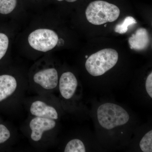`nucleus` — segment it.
<instances>
[{
    "label": "nucleus",
    "instance_id": "obj_1",
    "mask_svg": "<svg viewBox=\"0 0 152 152\" xmlns=\"http://www.w3.org/2000/svg\"><path fill=\"white\" fill-rule=\"evenodd\" d=\"M120 15V9L117 6L101 0L90 3L86 10L88 21L96 26L115 21Z\"/></svg>",
    "mask_w": 152,
    "mask_h": 152
},
{
    "label": "nucleus",
    "instance_id": "obj_2",
    "mask_svg": "<svg viewBox=\"0 0 152 152\" xmlns=\"http://www.w3.org/2000/svg\"><path fill=\"white\" fill-rule=\"evenodd\" d=\"M118 54L111 48L101 50L91 55L86 61V69L91 75H102L116 64Z\"/></svg>",
    "mask_w": 152,
    "mask_h": 152
},
{
    "label": "nucleus",
    "instance_id": "obj_3",
    "mask_svg": "<svg viewBox=\"0 0 152 152\" xmlns=\"http://www.w3.org/2000/svg\"><path fill=\"white\" fill-rule=\"evenodd\" d=\"M98 121L101 126L111 130L126 124L129 115L122 107L111 103L101 105L97 111Z\"/></svg>",
    "mask_w": 152,
    "mask_h": 152
},
{
    "label": "nucleus",
    "instance_id": "obj_4",
    "mask_svg": "<svg viewBox=\"0 0 152 152\" xmlns=\"http://www.w3.org/2000/svg\"><path fill=\"white\" fill-rule=\"evenodd\" d=\"M28 41L33 48L39 51L46 52L56 46L58 37L56 33L51 30L39 29L30 34Z\"/></svg>",
    "mask_w": 152,
    "mask_h": 152
},
{
    "label": "nucleus",
    "instance_id": "obj_5",
    "mask_svg": "<svg viewBox=\"0 0 152 152\" xmlns=\"http://www.w3.org/2000/svg\"><path fill=\"white\" fill-rule=\"evenodd\" d=\"M56 126V122L54 120L38 117L34 118L30 123L32 140L39 141L42 138L44 132L52 129Z\"/></svg>",
    "mask_w": 152,
    "mask_h": 152
},
{
    "label": "nucleus",
    "instance_id": "obj_6",
    "mask_svg": "<svg viewBox=\"0 0 152 152\" xmlns=\"http://www.w3.org/2000/svg\"><path fill=\"white\" fill-rule=\"evenodd\" d=\"M58 76L56 70L54 68L46 69L35 74L34 81L44 88L52 90L56 87Z\"/></svg>",
    "mask_w": 152,
    "mask_h": 152
},
{
    "label": "nucleus",
    "instance_id": "obj_7",
    "mask_svg": "<svg viewBox=\"0 0 152 152\" xmlns=\"http://www.w3.org/2000/svg\"><path fill=\"white\" fill-rule=\"evenodd\" d=\"M78 82L75 76L71 72H66L61 76L59 80V90L63 97L69 99L75 93Z\"/></svg>",
    "mask_w": 152,
    "mask_h": 152
},
{
    "label": "nucleus",
    "instance_id": "obj_8",
    "mask_svg": "<svg viewBox=\"0 0 152 152\" xmlns=\"http://www.w3.org/2000/svg\"><path fill=\"white\" fill-rule=\"evenodd\" d=\"M30 112L33 115L52 120L58 119V116L54 108L48 106L40 101L33 102L30 108Z\"/></svg>",
    "mask_w": 152,
    "mask_h": 152
},
{
    "label": "nucleus",
    "instance_id": "obj_9",
    "mask_svg": "<svg viewBox=\"0 0 152 152\" xmlns=\"http://www.w3.org/2000/svg\"><path fill=\"white\" fill-rule=\"evenodd\" d=\"M148 31L144 28L138 29L135 34L129 38V43L131 49L142 50L147 48L150 43Z\"/></svg>",
    "mask_w": 152,
    "mask_h": 152
},
{
    "label": "nucleus",
    "instance_id": "obj_10",
    "mask_svg": "<svg viewBox=\"0 0 152 152\" xmlns=\"http://www.w3.org/2000/svg\"><path fill=\"white\" fill-rule=\"evenodd\" d=\"M16 80L9 75L0 76V102L10 96L15 91Z\"/></svg>",
    "mask_w": 152,
    "mask_h": 152
},
{
    "label": "nucleus",
    "instance_id": "obj_11",
    "mask_svg": "<svg viewBox=\"0 0 152 152\" xmlns=\"http://www.w3.org/2000/svg\"><path fill=\"white\" fill-rule=\"evenodd\" d=\"M64 152H85L86 147L83 142L79 139L71 140L67 144Z\"/></svg>",
    "mask_w": 152,
    "mask_h": 152
},
{
    "label": "nucleus",
    "instance_id": "obj_12",
    "mask_svg": "<svg viewBox=\"0 0 152 152\" xmlns=\"http://www.w3.org/2000/svg\"><path fill=\"white\" fill-rule=\"evenodd\" d=\"M137 23V21L133 17H126L122 23L116 25L115 28V32L120 34H125L127 32L129 26Z\"/></svg>",
    "mask_w": 152,
    "mask_h": 152
},
{
    "label": "nucleus",
    "instance_id": "obj_13",
    "mask_svg": "<svg viewBox=\"0 0 152 152\" xmlns=\"http://www.w3.org/2000/svg\"><path fill=\"white\" fill-rule=\"evenodd\" d=\"M140 146L143 152H152V130L150 131L144 136L140 142Z\"/></svg>",
    "mask_w": 152,
    "mask_h": 152
},
{
    "label": "nucleus",
    "instance_id": "obj_14",
    "mask_svg": "<svg viewBox=\"0 0 152 152\" xmlns=\"http://www.w3.org/2000/svg\"><path fill=\"white\" fill-rule=\"evenodd\" d=\"M17 3V0H0V13H10L15 8Z\"/></svg>",
    "mask_w": 152,
    "mask_h": 152
},
{
    "label": "nucleus",
    "instance_id": "obj_15",
    "mask_svg": "<svg viewBox=\"0 0 152 152\" xmlns=\"http://www.w3.org/2000/svg\"><path fill=\"white\" fill-rule=\"evenodd\" d=\"M9 39L5 34L0 33V60L5 56L9 46Z\"/></svg>",
    "mask_w": 152,
    "mask_h": 152
},
{
    "label": "nucleus",
    "instance_id": "obj_16",
    "mask_svg": "<svg viewBox=\"0 0 152 152\" xmlns=\"http://www.w3.org/2000/svg\"><path fill=\"white\" fill-rule=\"evenodd\" d=\"M10 132L4 125L0 124V144L3 143L9 140Z\"/></svg>",
    "mask_w": 152,
    "mask_h": 152
},
{
    "label": "nucleus",
    "instance_id": "obj_17",
    "mask_svg": "<svg viewBox=\"0 0 152 152\" xmlns=\"http://www.w3.org/2000/svg\"><path fill=\"white\" fill-rule=\"evenodd\" d=\"M146 90L150 97L152 98V73L147 77L145 82Z\"/></svg>",
    "mask_w": 152,
    "mask_h": 152
},
{
    "label": "nucleus",
    "instance_id": "obj_18",
    "mask_svg": "<svg viewBox=\"0 0 152 152\" xmlns=\"http://www.w3.org/2000/svg\"><path fill=\"white\" fill-rule=\"evenodd\" d=\"M57 1H66L68 2H74L76 1L77 0H57Z\"/></svg>",
    "mask_w": 152,
    "mask_h": 152
}]
</instances>
